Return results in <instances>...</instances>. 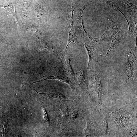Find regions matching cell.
<instances>
[{
    "label": "cell",
    "mask_w": 137,
    "mask_h": 137,
    "mask_svg": "<svg viewBox=\"0 0 137 137\" xmlns=\"http://www.w3.org/2000/svg\"><path fill=\"white\" fill-rule=\"evenodd\" d=\"M75 7L73 3L70 4L68 8V14L66 22V27L68 31L69 40L67 44L63 51L60 55V57L62 58L67 51V47L70 43L71 42L75 43L77 45L79 44L77 37L75 35L74 28L73 22V18L74 10Z\"/></svg>",
    "instance_id": "obj_1"
},
{
    "label": "cell",
    "mask_w": 137,
    "mask_h": 137,
    "mask_svg": "<svg viewBox=\"0 0 137 137\" xmlns=\"http://www.w3.org/2000/svg\"><path fill=\"white\" fill-rule=\"evenodd\" d=\"M136 55L132 50L128 51L126 54L125 62L126 65V73L128 82L133 79L135 73L134 65L136 61Z\"/></svg>",
    "instance_id": "obj_2"
},
{
    "label": "cell",
    "mask_w": 137,
    "mask_h": 137,
    "mask_svg": "<svg viewBox=\"0 0 137 137\" xmlns=\"http://www.w3.org/2000/svg\"><path fill=\"white\" fill-rule=\"evenodd\" d=\"M89 87L97 94L98 99V106L101 107V98L103 95V88L101 80L99 77L95 75L91 76L89 83Z\"/></svg>",
    "instance_id": "obj_3"
},
{
    "label": "cell",
    "mask_w": 137,
    "mask_h": 137,
    "mask_svg": "<svg viewBox=\"0 0 137 137\" xmlns=\"http://www.w3.org/2000/svg\"><path fill=\"white\" fill-rule=\"evenodd\" d=\"M87 70L85 66H83L80 71H76L75 74V82L82 90H87L88 89V78Z\"/></svg>",
    "instance_id": "obj_4"
},
{
    "label": "cell",
    "mask_w": 137,
    "mask_h": 137,
    "mask_svg": "<svg viewBox=\"0 0 137 137\" xmlns=\"http://www.w3.org/2000/svg\"><path fill=\"white\" fill-rule=\"evenodd\" d=\"M49 79L56 80L65 82L69 85L72 91L74 92H75V91L76 87L75 85L65 74L63 71L60 70H58L57 73L54 75L49 76L47 77H44L42 79L35 82L31 84L45 80Z\"/></svg>",
    "instance_id": "obj_5"
},
{
    "label": "cell",
    "mask_w": 137,
    "mask_h": 137,
    "mask_svg": "<svg viewBox=\"0 0 137 137\" xmlns=\"http://www.w3.org/2000/svg\"><path fill=\"white\" fill-rule=\"evenodd\" d=\"M81 43L82 45L85 47L88 55L89 61L87 69L90 70L91 72L93 68L92 60L94 45L92 43L86 39L82 40Z\"/></svg>",
    "instance_id": "obj_6"
},
{
    "label": "cell",
    "mask_w": 137,
    "mask_h": 137,
    "mask_svg": "<svg viewBox=\"0 0 137 137\" xmlns=\"http://www.w3.org/2000/svg\"><path fill=\"white\" fill-rule=\"evenodd\" d=\"M64 54L65 60L63 71L71 81H75V74L71 65L70 56L67 51Z\"/></svg>",
    "instance_id": "obj_7"
},
{
    "label": "cell",
    "mask_w": 137,
    "mask_h": 137,
    "mask_svg": "<svg viewBox=\"0 0 137 137\" xmlns=\"http://www.w3.org/2000/svg\"><path fill=\"white\" fill-rule=\"evenodd\" d=\"M41 95L46 98L50 99H52L54 101H61L69 100L70 98L65 97L64 95L61 93L55 91L52 92H47L45 93H41L37 92Z\"/></svg>",
    "instance_id": "obj_8"
},
{
    "label": "cell",
    "mask_w": 137,
    "mask_h": 137,
    "mask_svg": "<svg viewBox=\"0 0 137 137\" xmlns=\"http://www.w3.org/2000/svg\"><path fill=\"white\" fill-rule=\"evenodd\" d=\"M19 0H16L12 3L7 6L0 5V7L5 8L9 14L12 15L14 18L17 24L18 28L20 26V24L15 13V9L16 5Z\"/></svg>",
    "instance_id": "obj_9"
},
{
    "label": "cell",
    "mask_w": 137,
    "mask_h": 137,
    "mask_svg": "<svg viewBox=\"0 0 137 137\" xmlns=\"http://www.w3.org/2000/svg\"><path fill=\"white\" fill-rule=\"evenodd\" d=\"M26 29L27 30L33 33L36 35H39L42 37L39 26L34 25H30L27 26Z\"/></svg>",
    "instance_id": "obj_10"
},
{
    "label": "cell",
    "mask_w": 137,
    "mask_h": 137,
    "mask_svg": "<svg viewBox=\"0 0 137 137\" xmlns=\"http://www.w3.org/2000/svg\"><path fill=\"white\" fill-rule=\"evenodd\" d=\"M79 113L77 110L72 108L71 112L69 113V118L71 119H74L77 117Z\"/></svg>",
    "instance_id": "obj_11"
},
{
    "label": "cell",
    "mask_w": 137,
    "mask_h": 137,
    "mask_svg": "<svg viewBox=\"0 0 137 137\" xmlns=\"http://www.w3.org/2000/svg\"><path fill=\"white\" fill-rule=\"evenodd\" d=\"M41 106L43 112V121L45 122H47L49 124V119L47 116V115L45 110V108L44 106L42 105Z\"/></svg>",
    "instance_id": "obj_12"
},
{
    "label": "cell",
    "mask_w": 137,
    "mask_h": 137,
    "mask_svg": "<svg viewBox=\"0 0 137 137\" xmlns=\"http://www.w3.org/2000/svg\"><path fill=\"white\" fill-rule=\"evenodd\" d=\"M63 114L66 118H69V113L67 108H65L63 111Z\"/></svg>",
    "instance_id": "obj_13"
}]
</instances>
